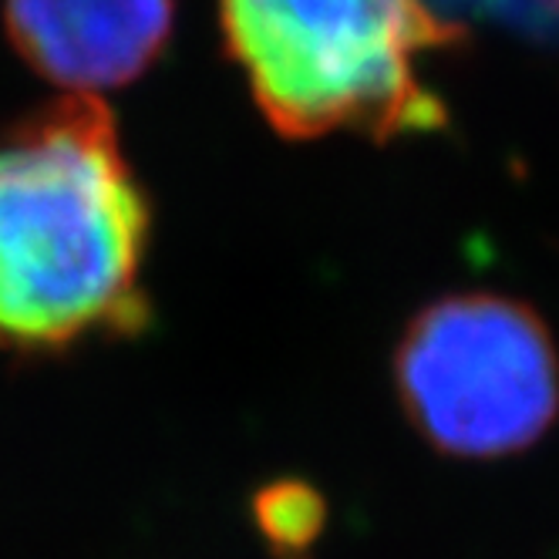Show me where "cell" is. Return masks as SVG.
I'll return each instance as SVG.
<instances>
[{
  "mask_svg": "<svg viewBox=\"0 0 559 559\" xmlns=\"http://www.w3.org/2000/svg\"><path fill=\"white\" fill-rule=\"evenodd\" d=\"M145 247L148 203L102 98L61 95L0 132V347L142 331Z\"/></svg>",
  "mask_w": 559,
  "mask_h": 559,
  "instance_id": "cell-1",
  "label": "cell"
},
{
  "mask_svg": "<svg viewBox=\"0 0 559 559\" xmlns=\"http://www.w3.org/2000/svg\"><path fill=\"white\" fill-rule=\"evenodd\" d=\"M233 61L280 135L428 132L445 108L418 58L462 34L421 0H219Z\"/></svg>",
  "mask_w": 559,
  "mask_h": 559,
  "instance_id": "cell-2",
  "label": "cell"
},
{
  "mask_svg": "<svg viewBox=\"0 0 559 559\" xmlns=\"http://www.w3.org/2000/svg\"><path fill=\"white\" fill-rule=\"evenodd\" d=\"M394 378L425 442L462 459L530 449L559 412V357L546 324L499 294L425 307L397 344Z\"/></svg>",
  "mask_w": 559,
  "mask_h": 559,
  "instance_id": "cell-3",
  "label": "cell"
},
{
  "mask_svg": "<svg viewBox=\"0 0 559 559\" xmlns=\"http://www.w3.org/2000/svg\"><path fill=\"white\" fill-rule=\"evenodd\" d=\"M173 0H8L17 55L48 82L95 95L139 78L166 48Z\"/></svg>",
  "mask_w": 559,
  "mask_h": 559,
  "instance_id": "cell-4",
  "label": "cell"
},
{
  "mask_svg": "<svg viewBox=\"0 0 559 559\" xmlns=\"http://www.w3.org/2000/svg\"><path fill=\"white\" fill-rule=\"evenodd\" d=\"M257 530L276 559H310L313 543L324 533V499L304 483L266 486L257 502Z\"/></svg>",
  "mask_w": 559,
  "mask_h": 559,
  "instance_id": "cell-5",
  "label": "cell"
},
{
  "mask_svg": "<svg viewBox=\"0 0 559 559\" xmlns=\"http://www.w3.org/2000/svg\"><path fill=\"white\" fill-rule=\"evenodd\" d=\"M549 4H552V8H556V11H559V0H549Z\"/></svg>",
  "mask_w": 559,
  "mask_h": 559,
  "instance_id": "cell-6",
  "label": "cell"
}]
</instances>
